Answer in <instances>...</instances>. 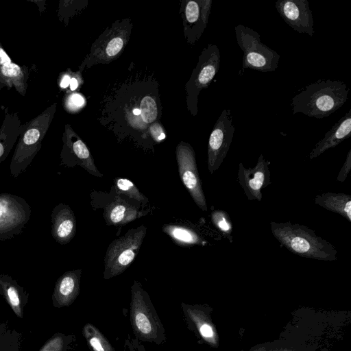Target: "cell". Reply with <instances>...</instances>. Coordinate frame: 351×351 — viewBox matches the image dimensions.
Listing matches in <instances>:
<instances>
[{
    "label": "cell",
    "instance_id": "cell-27",
    "mask_svg": "<svg viewBox=\"0 0 351 351\" xmlns=\"http://www.w3.org/2000/svg\"><path fill=\"white\" fill-rule=\"evenodd\" d=\"M125 44L123 35L114 34L101 49V55L97 60H110L118 55Z\"/></svg>",
    "mask_w": 351,
    "mask_h": 351
},
{
    "label": "cell",
    "instance_id": "cell-30",
    "mask_svg": "<svg viewBox=\"0 0 351 351\" xmlns=\"http://www.w3.org/2000/svg\"><path fill=\"white\" fill-rule=\"evenodd\" d=\"M351 170V149H350L347 154L346 160L340 169L337 180L340 182H343L347 178L348 175Z\"/></svg>",
    "mask_w": 351,
    "mask_h": 351
},
{
    "label": "cell",
    "instance_id": "cell-29",
    "mask_svg": "<svg viewBox=\"0 0 351 351\" xmlns=\"http://www.w3.org/2000/svg\"><path fill=\"white\" fill-rule=\"evenodd\" d=\"M64 346V339L63 335H56L40 351H63Z\"/></svg>",
    "mask_w": 351,
    "mask_h": 351
},
{
    "label": "cell",
    "instance_id": "cell-23",
    "mask_svg": "<svg viewBox=\"0 0 351 351\" xmlns=\"http://www.w3.org/2000/svg\"><path fill=\"white\" fill-rule=\"evenodd\" d=\"M162 230L169 235L175 243L180 246L204 245L206 243V241L191 228L180 225L165 224L162 226Z\"/></svg>",
    "mask_w": 351,
    "mask_h": 351
},
{
    "label": "cell",
    "instance_id": "cell-2",
    "mask_svg": "<svg viewBox=\"0 0 351 351\" xmlns=\"http://www.w3.org/2000/svg\"><path fill=\"white\" fill-rule=\"evenodd\" d=\"M271 231L281 246L295 255L317 261H335V245L317 236L308 227L290 221H271Z\"/></svg>",
    "mask_w": 351,
    "mask_h": 351
},
{
    "label": "cell",
    "instance_id": "cell-12",
    "mask_svg": "<svg viewBox=\"0 0 351 351\" xmlns=\"http://www.w3.org/2000/svg\"><path fill=\"white\" fill-rule=\"evenodd\" d=\"M275 8L293 30L312 37L315 33L313 14L307 0H278Z\"/></svg>",
    "mask_w": 351,
    "mask_h": 351
},
{
    "label": "cell",
    "instance_id": "cell-17",
    "mask_svg": "<svg viewBox=\"0 0 351 351\" xmlns=\"http://www.w3.org/2000/svg\"><path fill=\"white\" fill-rule=\"evenodd\" d=\"M351 135V109L348 110L332 127L328 131L323 138L317 143L315 147L309 153L308 158L314 159L326 150L338 145Z\"/></svg>",
    "mask_w": 351,
    "mask_h": 351
},
{
    "label": "cell",
    "instance_id": "cell-3",
    "mask_svg": "<svg viewBox=\"0 0 351 351\" xmlns=\"http://www.w3.org/2000/svg\"><path fill=\"white\" fill-rule=\"evenodd\" d=\"M57 104L53 103L40 114L23 124L10 165V174L17 178L30 165L41 148L54 117Z\"/></svg>",
    "mask_w": 351,
    "mask_h": 351
},
{
    "label": "cell",
    "instance_id": "cell-35",
    "mask_svg": "<svg viewBox=\"0 0 351 351\" xmlns=\"http://www.w3.org/2000/svg\"><path fill=\"white\" fill-rule=\"evenodd\" d=\"M79 85V81L75 75H71L69 84V89L71 91H74L77 89Z\"/></svg>",
    "mask_w": 351,
    "mask_h": 351
},
{
    "label": "cell",
    "instance_id": "cell-16",
    "mask_svg": "<svg viewBox=\"0 0 351 351\" xmlns=\"http://www.w3.org/2000/svg\"><path fill=\"white\" fill-rule=\"evenodd\" d=\"M51 234L61 245L69 243L76 233V219L72 209L64 204H59L51 214Z\"/></svg>",
    "mask_w": 351,
    "mask_h": 351
},
{
    "label": "cell",
    "instance_id": "cell-9",
    "mask_svg": "<svg viewBox=\"0 0 351 351\" xmlns=\"http://www.w3.org/2000/svg\"><path fill=\"white\" fill-rule=\"evenodd\" d=\"M176 158L179 175L183 184L196 205L202 210L206 212V199L193 147L186 143L181 142L176 148Z\"/></svg>",
    "mask_w": 351,
    "mask_h": 351
},
{
    "label": "cell",
    "instance_id": "cell-7",
    "mask_svg": "<svg viewBox=\"0 0 351 351\" xmlns=\"http://www.w3.org/2000/svg\"><path fill=\"white\" fill-rule=\"evenodd\" d=\"M220 53L216 45L209 44L199 57V61L187 83V103L191 113L197 112V96L201 90L208 86L218 72L220 66Z\"/></svg>",
    "mask_w": 351,
    "mask_h": 351
},
{
    "label": "cell",
    "instance_id": "cell-25",
    "mask_svg": "<svg viewBox=\"0 0 351 351\" xmlns=\"http://www.w3.org/2000/svg\"><path fill=\"white\" fill-rule=\"evenodd\" d=\"M114 186L119 193L123 194L130 199L136 200L141 203L146 204L148 199L141 193L136 185L130 180L123 178H117Z\"/></svg>",
    "mask_w": 351,
    "mask_h": 351
},
{
    "label": "cell",
    "instance_id": "cell-20",
    "mask_svg": "<svg viewBox=\"0 0 351 351\" xmlns=\"http://www.w3.org/2000/svg\"><path fill=\"white\" fill-rule=\"evenodd\" d=\"M182 308L188 323L194 326L204 341L211 345H215L216 342L215 329L208 316L200 306L182 303Z\"/></svg>",
    "mask_w": 351,
    "mask_h": 351
},
{
    "label": "cell",
    "instance_id": "cell-5",
    "mask_svg": "<svg viewBox=\"0 0 351 351\" xmlns=\"http://www.w3.org/2000/svg\"><path fill=\"white\" fill-rule=\"evenodd\" d=\"M238 45L243 52L241 71L251 69L261 72L274 71L280 55L261 41L260 34L249 27L238 25L234 27Z\"/></svg>",
    "mask_w": 351,
    "mask_h": 351
},
{
    "label": "cell",
    "instance_id": "cell-6",
    "mask_svg": "<svg viewBox=\"0 0 351 351\" xmlns=\"http://www.w3.org/2000/svg\"><path fill=\"white\" fill-rule=\"evenodd\" d=\"M146 232V226L141 225L109 244L104 258V279L120 275L130 265L139 252Z\"/></svg>",
    "mask_w": 351,
    "mask_h": 351
},
{
    "label": "cell",
    "instance_id": "cell-10",
    "mask_svg": "<svg viewBox=\"0 0 351 351\" xmlns=\"http://www.w3.org/2000/svg\"><path fill=\"white\" fill-rule=\"evenodd\" d=\"M62 141L63 146L60 154L62 162L69 166L80 165L88 173L101 178L103 175L94 163L91 154L85 143L73 130L70 125H65Z\"/></svg>",
    "mask_w": 351,
    "mask_h": 351
},
{
    "label": "cell",
    "instance_id": "cell-11",
    "mask_svg": "<svg viewBox=\"0 0 351 351\" xmlns=\"http://www.w3.org/2000/svg\"><path fill=\"white\" fill-rule=\"evenodd\" d=\"M269 165L270 162L262 154L254 167L246 168L242 162L239 164L237 182L248 200H262L261 190L271 184Z\"/></svg>",
    "mask_w": 351,
    "mask_h": 351
},
{
    "label": "cell",
    "instance_id": "cell-4",
    "mask_svg": "<svg viewBox=\"0 0 351 351\" xmlns=\"http://www.w3.org/2000/svg\"><path fill=\"white\" fill-rule=\"evenodd\" d=\"M130 320L138 341L161 345L166 341L165 328L141 284L135 280L131 287Z\"/></svg>",
    "mask_w": 351,
    "mask_h": 351
},
{
    "label": "cell",
    "instance_id": "cell-34",
    "mask_svg": "<svg viewBox=\"0 0 351 351\" xmlns=\"http://www.w3.org/2000/svg\"><path fill=\"white\" fill-rule=\"evenodd\" d=\"M71 74L72 73L65 72L61 75L59 80V86L62 89H65L69 86Z\"/></svg>",
    "mask_w": 351,
    "mask_h": 351
},
{
    "label": "cell",
    "instance_id": "cell-32",
    "mask_svg": "<svg viewBox=\"0 0 351 351\" xmlns=\"http://www.w3.org/2000/svg\"><path fill=\"white\" fill-rule=\"evenodd\" d=\"M125 346L129 351H147L143 345L139 343V341L137 339H133L131 337L125 339Z\"/></svg>",
    "mask_w": 351,
    "mask_h": 351
},
{
    "label": "cell",
    "instance_id": "cell-26",
    "mask_svg": "<svg viewBox=\"0 0 351 351\" xmlns=\"http://www.w3.org/2000/svg\"><path fill=\"white\" fill-rule=\"evenodd\" d=\"M210 219L215 228L232 243V225L228 214L222 210H215L210 214Z\"/></svg>",
    "mask_w": 351,
    "mask_h": 351
},
{
    "label": "cell",
    "instance_id": "cell-31",
    "mask_svg": "<svg viewBox=\"0 0 351 351\" xmlns=\"http://www.w3.org/2000/svg\"><path fill=\"white\" fill-rule=\"evenodd\" d=\"M149 130L152 136L156 142H160L165 138V134L159 123H152Z\"/></svg>",
    "mask_w": 351,
    "mask_h": 351
},
{
    "label": "cell",
    "instance_id": "cell-33",
    "mask_svg": "<svg viewBox=\"0 0 351 351\" xmlns=\"http://www.w3.org/2000/svg\"><path fill=\"white\" fill-rule=\"evenodd\" d=\"M69 104L73 107H81L84 104V99L80 95L75 93L70 96Z\"/></svg>",
    "mask_w": 351,
    "mask_h": 351
},
{
    "label": "cell",
    "instance_id": "cell-21",
    "mask_svg": "<svg viewBox=\"0 0 351 351\" xmlns=\"http://www.w3.org/2000/svg\"><path fill=\"white\" fill-rule=\"evenodd\" d=\"M315 204L337 213L351 222V196L343 193L328 192L317 195Z\"/></svg>",
    "mask_w": 351,
    "mask_h": 351
},
{
    "label": "cell",
    "instance_id": "cell-36",
    "mask_svg": "<svg viewBox=\"0 0 351 351\" xmlns=\"http://www.w3.org/2000/svg\"><path fill=\"white\" fill-rule=\"evenodd\" d=\"M252 351H291V350H286V349H274V350H271V349H267V348H263V347H258V348H257L256 349L252 350Z\"/></svg>",
    "mask_w": 351,
    "mask_h": 351
},
{
    "label": "cell",
    "instance_id": "cell-13",
    "mask_svg": "<svg viewBox=\"0 0 351 351\" xmlns=\"http://www.w3.org/2000/svg\"><path fill=\"white\" fill-rule=\"evenodd\" d=\"M30 210L21 197L0 195V235L14 232L27 222Z\"/></svg>",
    "mask_w": 351,
    "mask_h": 351
},
{
    "label": "cell",
    "instance_id": "cell-24",
    "mask_svg": "<svg viewBox=\"0 0 351 351\" xmlns=\"http://www.w3.org/2000/svg\"><path fill=\"white\" fill-rule=\"evenodd\" d=\"M82 334L91 351H116L108 339L93 324H86Z\"/></svg>",
    "mask_w": 351,
    "mask_h": 351
},
{
    "label": "cell",
    "instance_id": "cell-8",
    "mask_svg": "<svg viewBox=\"0 0 351 351\" xmlns=\"http://www.w3.org/2000/svg\"><path fill=\"white\" fill-rule=\"evenodd\" d=\"M235 128L229 109L223 110L210 134L208 143V169L213 174L223 162L231 145Z\"/></svg>",
    "mask_w": 351,
    "mask_h": 351
},
{
    "label": "cell",
    "instance_id": "cell-1",
    "mask_svg": "<svg viewBox=\"0 0 351 351\" xmlns=\"http://www.w3.org/2000/svg\"><path fill=\"white\" fill-rule=\"evenodd\" d=\"M349 90L342 81L317 80L305 86L292 98L293 114L302 112L317 119L328 117L346 103Z\"/></svg>",
    "mask_w": 351,
    "mask_h": 351
},
{
    "label": "cell",
    "instance_id": "cell-28",
    "mask_svg": "<svg viewBox=\"0 0 351 351\" xmlns=\"http://www.w3.org/2000/svg\"><path fill=\"white\" fill-rule=\"evenodd\" d=\"M0 282L5 295V298L12 308L19 317H21L22 311L18 290L13 285L5 280H1Z\"/></svg>",
    "mask_w": 351,
    "mask_h": 351
},
{
    "label": "cell",
    "instance_id": "cell-19",
    "mask_svg": "<svg viewBox=\"0 0 351 351\" xmlns=\"http://www.w3.org/2000/svg\"><path fill=\"white\" fill-rule=\"evenodd\" d=\"M23 129L18 112L5 109L4 118L0 128V164L9 155Z\"/></svg>",
    "mask_w": 351,
    "mask_h": 351
},
{
    "label": "cell",
    "instance_id": "cell-22",
    "mask_svg": "<svg viewBox=\"0 0 351 351\" xmlns=\"http://www.w3.org/2000/svg\"><path fill=\"white\" fill-rule=\"evenodd\" d=\"M104 216L108 224L122 226L136 219L141 215L134 207L119 199L108 205Z\"/></svg>",
    "mask_w": 351,
    "mask_h": 351
},
{
    "label": "cell",
    "instance_id": "cell-14",
    "mask_svg": "<svg viewBox=\"0 0 351 351\" xmlns=\"http://www.w3.org/2000/svg\"><path fill=\"white\" fill-rule=\"evenodd\" d=\"M31 69L26 65L14 63L0 42V91L14 88L25 96L28 88Z\"/></svg>",
    "mask_w": 351,
    "mask_h": 351
},
{
    "label": "cell",
    "instance_id": "cell-18",
    "mask_svg": "<svg viewBox=\"0 0 351 351\" xmlns=\"http://www.w3.org/2000/svg\"><path fill=\"white\" fill-rule=\"evenodd\" d=\"M82 269L68 271L57 280L53 298L58 307L70 306L77 298L80 290Z\"/></svg>",
    "mask_w": 351,
    "mask_h": 351
},
{
    "label": "cell",
    "instance_id": "cell-15",
    "mask_svg": "<svg viewBox=\"0 0 351 351\" xmlns=\"http://www.w3.org/2000/svg\"><path fill=\"white\" fill-rule=\"evenodd\" d=\"M213 1H189L185 4L184 16L186 32L191 43L197 41L206 27Z\"/></svg>",
    "mask_w": 351,
    "mask_h": 351
}]
</instances>
